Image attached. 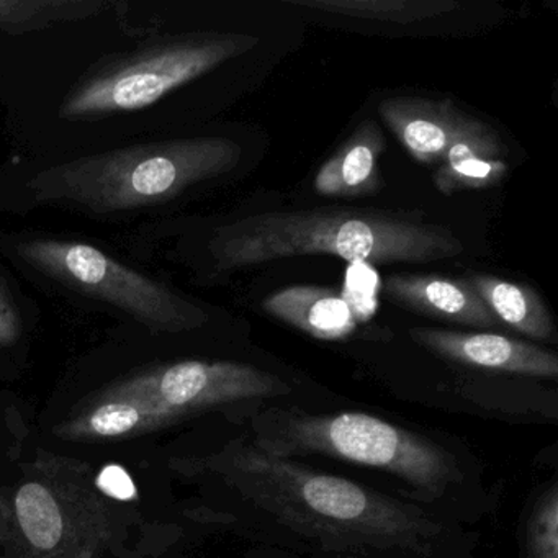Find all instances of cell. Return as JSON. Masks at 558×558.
Wrapping results in <instances>:
<instances>
[{
  "mask_svg": "<svg viewBox=\"0 0 558 558\" xmlns=\"http://www.w3.org/2000/svg\"><path fill=\"white\" fill-rule=\"evenodd\" d=\"M185 478L227 489L234 511L221 521L244 522L253 534L332 558H439L447 529L429 512L342 476L231 439L205 456L175 457Z\"/></svg>",
  "mask_w": 558,
  "mask_h": 558,
  "instance_id": "obj_1",
  "label": "cell"
},
{
  "mask_svg": "<svg viewBox=\"0 0 558 558\" xmlns=\"http://www.w3.org/2000/svg\"><path fill=\"white\" fill-rule=\"evenodd\" d=\"M525 554L527 558H558V486L555 482L529 515Z\"/></svg>",
  "mask_w": 558,
  "mask_h": 558,
  "instance_id": "obj_18",
  "label": "cell"
},
{
  "mask_svg": "<svg viewBox=\"0 0 558 558\" xmlns=\"http://www.w3.org/2000/svg\"><path fill=\"white\" fill-rule=\"evenodd\" d=\"M292 391L277 375L231 361H181L113 381L84 398L54 426L70 442L138 439L241 401Z\"/></svg>",
  "mask_w": 558,
  "mask_h": 558,
  "instance_id": "obj_4",
  "label": "cell"
},
{
  "mask_svg": "<svg viewBox=\"0 0 558 558\" xmlns=\"http://www.w3.org/2000/svg\"><path fill=\"white\" fill-rule=\"evenodd\" d=\"M463 251L449 227L421 215L351 207L251 215L218 228L210 241L215 264L225 270L316 254L371 266L429 264Z\"/></svg>",
  "mask_w": 558,
  "mask_h": 558,
  "instance_id": "obj_2",
  "label": "cell"
},
{
  "mask_svg": "<svg viewBox=\"0 0 558 558\" xmlns=\"http://www.w3.org/2000/svg\"><path fill=\"white\" fill-rule=\"evenodd\" d=\"M378 113L411 158L421 165H442L459 146L506 153L492 126L450 100L390 97L381 100Z\"/></svg>",
  "mask_w": 558,
  "mask_h": 558,
  "instance_id": "obj_9",
  "label": "cell"
},
{
  "mask_svg": "<svg viewBox=\"0 0 558 558\" xmlns=\"http://www.w3.org/2000/svg\"><path fill=\"white\" fill-rule=\"evenodd\" d=\"M465 279L501 325L535 341H557L554 318L532 287L489 274H469Z\"/></svg>",
  "mask_w": 558,
  "mask_h": 558,
  "instance_id": "obj_14",
  "label": "cell"
},
{
  "mask_svg": "<svg viewBox=\"0 0 558 558\" xmlns=\"http://www.w3.org/2000/svg\"><path fill=\"white\" fill-rule=\"evenodd\" d=\"M22 335V319L11 295L0 282V348L15 344Z\"/></svg>",
  "mask_w": 558,
  "mask_h": 558,
  "instance_id": "obj_19",
  "label": "cell"
},
{
  "mask_svg": "<svg viewBox=\"0 0 558 558\" xmlns=\"http://www.w3.org/2000/svg\"><path fill=\"white\" fill-rule=\"evenodd\" d=\"M286 2L326 12V14L400 25L442 17L462 8L456 0H286Z\"/></svg>",
  "mask_w": 558,
  "mask_h": 558,
  "instance_id": "obj_15",
  "label": "cell"
},
{
  "mask_svg": "<svg viewBox=\"0 0 558 558\" xmlns=\"http://www.w3.org/2000/svg\"><path fill=\"white\" fill-rule=\"evenodd\" d=\"M104 8L87 0H0V31L25 34L90 17Z\"/></svg>",
  "mask_w": 558,
  "mask_h": 558,
  "instance_id": "obj_17",
  "label": "cell"
},
{
  "mask_svg": "<svg viewBox=\"0 0 558 558\" xmlns=\"http://www.w3.org/2000/svg\"><path fill=\"white\" fill-rule=\"evenodd\" d=\"M241 156L243 148L223 136L130 146L41 171L28 189L41 204L113 214L171 201L233 171Z\"/></svg>",
  "mask_w": 558,
  "mask_h": 558,
  "instance_id": "obj_5",
  "label": "cell"
},
{
  "mask_svg": "<svg viewBox=\"0 0 558 558\" xmlns=\"http://www.w3.org/2000/svg\"><path fill=\"white\" fill-rule=\"evenodd\" d=\"M251 430V442L264 452L286 459L325 456L371 466L403 480L426 498H439L463 478L449 450L371 414L269 408L253 416Z\"/></svg>",
  "mask_w": 558,
  "mask_h": 558,
  "instance_id": "obj_6",
  "label": "cell"
},
{
  "mask_svg": "<svg viewBox=\"0 0 558 558\" xmlns=\"http://www.w3.org/2000/svg\"><path fill=\"white\" fill-rule=\"evenodd\" d=\"M505 155L476 146H459L434 172V185L444 195L496 187L508 178Z\"/></svg>",
  "mask_w": 558,
  "mask_h": 558,
  "instance_id": "obj_16",
  "label": "cell"
},
{
  "mask_svg": "<svg viewBox=\"0 0 558 558\" xmlns=\"http://www.w3.org/2000/svg\"><path fill=\"white\" fill-rule=\"evenodd\" d=\"M264 558H274V557H264Z\"/></svg>",
  "mask_w": 558,
  "mask_h": 558,
  "instance_id": "obj_20",
  "label": "cell"
},
{
  "mask_svg": "<svg viewBox=\"0 0 558 558\" xmlns=\"http://www.w3.org/2000/svg\"><path fill=\"white\" fill-rule=\"evenodd\" d=\"M387 149L384 133L375 120H365L335 156L319 168L315 189L323 197L361 198L384 187L381 155Z\"/></svg>",
  "mask_w": 558,
  "mask_h": 558,
  "instance_id": "obj_13",
  "label": "cell"
},
{
  "mask_svg": "<svg viewBox=\"0 0 558 558\" xmlns=\"http://www.w3.org/2000/svg\"><path fill=\"white\" fill-rule=\"evenodd\" d=\"M138 519L100 488L90 463L37 450L0 485V558H106Z\"/></svg>",
  "mask_w": 558,
  "mask_h": 558,
  "instance_id": "obj_3",
  "label": "cell"
},
{
  "mask_svg": "<svg viewBox=\"0 0 558 558\" xmlns=\"http://www.w3.org/2000/svg\"><path fill=\"white\" fill-rule=\"evenodd\" d=\"M408 335L421 348L466 367L525 377L557 378L558 375L555 352L496 332L413 328Z\"/></svg>",
  "mask_w": 558,
  "mask_h": 558,
  "instance_id": "obj_10",
  "label": "cell"
},
{
  "mask_svg": "<svg viewBox=\"0 0 558 558\" xmlns=\"http://www.w3.org/2000/svg\"><path fill=\"white\" fill-rule=\"evenodd\" d=\"M15 250L32 269L116 306L153 331H191L207 322V313L201 306L123 266L99 247L77 241L28 238Z\"/></svg>",
  "mask_w": 558,
  "mask_h": 558,
  "instance_id": "obj_8",
  "label": "cell"
},
{
  "mask_svg": "<svg viewBox=\"0 0 558 558\" xmlns=\"http://www.w3.org/2000/svg\"><path fill=\"white\" fill-rule=\"evenodd\" d=\"M263 308L319 341H344L357 329V316L348 296L331 287H287L267 296Z\"/></svg>",
  "mask_w": 558,
  "mask_h": 558,
  "instance_id": "obj_12",
  "label": "cell"
},
{
  "mask_svg": "<svg viewBox=\"0 0 558 558\" xmlns=\"http://www.w3.org/2000/svg\"><path fill=\"white\" fill-rule=\"evenodd\" d=\"M260 44L244 34H194L153 47L84 81L61 107L68 120L136 112Z\"/></svg>",
  "mask_w": 558,
  "mask_h": 558,
  "instance_id": "obj_7",
  "label": "cell"
},
{
  "mask_svg": "<svg viewBox=\"0 0 558 558\" xmlns=\"http://www.w3.org/2000/svg\"><path fill=\"white\" fill-rule=\"evenodd\" d=\"M385 292L397 305L429 318L480 329L501 326L465 277L447 279L437 274H393L385 282Z\"/></svg>",
  "mask_w": 558,
  "mask_h": 558,
  "instance_id": "obj_11",
  "label": "cell"
}]
</instances>
